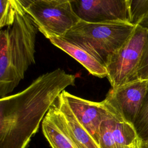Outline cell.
<instances>
[{
  "instance_id": "1",
  "label": "cell",
  "mask_w": 148,
  "mask_h": 148,
  "mask_svg": "<svg viewBox=\"0 0 148 148\" xmlns=\"http://www.w3.org/2000/svg\"><path fill=\"white\" fill-rule=\"evenodd\" d=\"M76 76L57 68L0 99V148H27L51 105Z\"/></svg>"
},
{
  "instance_id": "2",
  "label": "cell",
  "mask_w": 148,
  "mask_h": 148,
  "mask_svg": "<svg viewBox=\"0 0 148 148\" xmlns=\"http://www.w3.org/2000/svg\"><path fill=\"white\" fill-rule=\"evenodd\" d=\"M38 28L18 4L12 25L0 32V97L13 91L29 66L35 63Z\"/></svg>"
},
{
  "instance_id": "3",
  "label": "cell",
  "mask_w": 148,
  "mask_h": 148,
  "mask_svg": "<svg viewBox=\"0 0 148 148\" xmlns=\"http://www.w3.org/2000/svg\"><path fill=\"white\" fill-rule=\"evenodd\" d=\"M130 22L88 23L80 20L61 36L84 49L105 66L133 33Z\"/></svg>"
},
{
  "instance_id": "4",
  "label": "cell",
  "mask_w": 148,
  "mask_h": 148,
  "mask_svg": "<svg viewBox=\"0 0 148 148\" xmlns=\"http://www.w3.org/2000/svg\"><path fill=\"white\" fill-rule=\"evenodd\" d=\"M147 34L148 29L136 25L129 39L110 58L105 67L112 88L139 80L138 69Z\"/></svg>"
},
{
  "instance_id": "5",
  "label": "cell",
  "mask_w": 148,
  "mask_h": 148,
  "mask_svg": "<svg viewBox=\"0 0 148 148\" xmlns=\"http://www.w3.org/2000/svg\"><path fill=\"white\" fill-rule=\"evenodd\" d=\"M25 11L47 39L62 36L80 20L69 0H38Z\"/></svg>"
},
{
  "instance_id": "6",
  "label": "cell",
  "mask_w": 148,
  "mask_h": 148,
  "mask_svg": "<svg viewBox=\"0 0 148 148\" xmlns=\"http://www.w3.org/2000/svg\"><path fill=\"white\" fill-rule=\"evenodd\" d=\"M80 20L88 23L130 22L127 0H69Z\"/></svg>"
},
{
  "instance_id": "7",
  "label": "cell",
  "mask_w": 148,
  "mask_h": 148,
  "mask_svg": "<svg viewBox=\"0 0 148 148\" xmlns=\"http://www.w3.org/2000/svg\"><path fill=\"white\" fill-rule=\"evenodd\" d=\"M148 80H137L116 88H111L104 100L133 125L145 95Z\"/></svg>"
},
{
  "instance_id": "8",
  "label": "cell",
  "mask_w": 148,
  "mask_h": 148,
  "mask_svg": "<svg viewBox=\"0 0 148 148\" xmlns=\"http://www.w3.org/2000/svg\"><path fill=\"white\" fill-rule=\"evenodd\" d=\"M61 95L82 127L98 144L100 126L109 112L104 101H91L65 90L61 92Z\"/></svg>"
},
{
  "instance_id": "9",
  "label": "cell",
  "mask_w": 148,
  "mask_h": 148,
  "mask_svg": "<svg viewBox=\"0 0 148 148\" xmlns=\"http://www.w3.org/2000/svg\"><path fill=\"white\" fill-rule=\"evenodd\" d=\"M42 130L51 148H77L54 102L42 122Z\"/></svg>"
},
{
  "instance_id": "10",
  "label": "cell",
  "mask_w": 148,
  "mask_h": 148,
  "mask_svg": "<svg viewBox=\"0 0 148 148\" xmlns=\"http://www.w3.org/2000/svg\"><path fill=\"white\" fill-rule=\"evenodd\" d=\"M54 103L60 110L68 132L77 148H101L97 142L79 122L61 93Z\"/></svg>"
},
{
  "instance_id": "11",
  "label": "cell",
  "mask_w": 148,
  "mask_h": 148,
  "mask_svg": "<svg viewBox=\"0 0 148 148\" xmlns=\"http://www.w3.org/2000/svg\"><path fill=\"white\" fill-rule=\"evenodd\" d=\"M50 42L81 64L91 75L103 78L107 76L106 67L89 53L62 37H50Z\"/></svg>"
},
{
  "instance_id": "12",
  "label": "cell",
  "mask_w": 148,
  "mask_h": 148,
  "mask_svg": "<svg viewBox=\"0 0 148 148\" xmlns=\"http://www.w3.org/2000/svg\"><path fill=\"white\" fill-rule=\"evenodd\" d=\"M133 126L139 140L142 142H148V84Z\"/></svg>"
},
{
  "instance_id": "13",
  "label": "cell",
  "mask_w": 148,
  "mask_h": 148,
  "mask_svg": "<svg viewBox=\"0 0 148 148\" xmlns=\"http://www.w3.org/2000/svg\"><path fill=\"white\" fill-rule=\"evenodd\" d=\"M0 27L12 25L14 22L17 6L16 0H0Z\"/></svg>"
},
{
  "instance_id": "14",
  "label": "cell",
  "mask_w": 148,
  "mask_h": 148,
  "mask_svg": "<svg viewBox=\"0 0 148 148\" xmlns=\"http://www.w3.org/2000/svg\"><path fill=\"white\" fill-rule=\"evenodd\" d=\"M128 4L130 22L136 25L148 12V0H130Z\"/></svg>"
},
{
  "instance_id": "15",
  "label": "cell",
  "mask_w": 148,
  "mask_h": 148,
  "mask_svg": "<svg viewBox=\"0 0 148 148\" xmlns=\"http://www.w3.org/2000/svg\"><path fill=\"white\" fill-rule=\"evenodd\" d=\"M138 77L140 80H148V34L138 69Z\"/></svg>"
},
{
  "instance_id": "16",
  "label": "cell",
  "mask_w": 148,
  "mask_h": 148,
  "mask_svg": "<svg viewBox=\"0 0 148 148\" xmlns=\"http://www.w3.org/2000/svg\"><path fill=\"white\" fill-rule=\"evenodd\" d=\"M18 4L24 9H27L28 6H29L32 3L38 0H16Z\"/></svg>"
},
{
  "instance_id": "17",
  "label": "cell",
  "mask_w": 148,
  "mask_h": 148,
  "mask_svg": "<svg viewBox=\"0 0 148 148\" xmlns=\"http://www.w3.org/2000/svg\"><path fill=\"white\" fill-rule=\"evenodd\" d=\"M138 25L148 29V12L143 16Z\"/></svg>"
},
{
  "instance_id": "18",
  "label": "cell",
  "mask_w": 148,
  "mask_h": 148,
  "mask_svg": "<svg viewBox=\"0 0 148 148\" xmlns=\"http://www.w3.org/2000/svg\"><path fill=\"white\" fill-rule=\"evenodd\" d=\"M140 140L137 137L132 143L126 146L124 148H140Z\"/></svg>"
},
{
  "instance_id": "19",
  "label": "cell",
  "mask_w": 148,
  "mask_h": 148,
  "mask_svg": "<svg viewBox=\"0 0 148 148\" xmlns=\"http://www.w3.org/2000/svg\"><path fill=\"white\" fill-rule=\"evenodd\" d=\"M140 148H148V142H142L140 141Z\"/></svg>"
},
{
  "instance_id": "20",
  "label": "cell",
  "mask_w": 148,
  "mask_h": 148,
  "mask_svg": "<svg viewBox=\"0 0 148 148\" xmlns=\"http://www.w3.org/2000/svg\"><path fill=\"white\" fill-rule=\"evenodd\" d=\"M127 1L128 2H129V1H130V0H127Z\"/></svg>"
}]
</instances>
